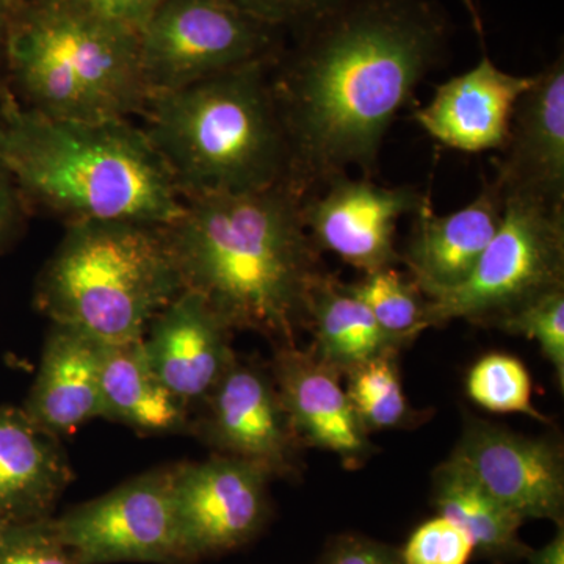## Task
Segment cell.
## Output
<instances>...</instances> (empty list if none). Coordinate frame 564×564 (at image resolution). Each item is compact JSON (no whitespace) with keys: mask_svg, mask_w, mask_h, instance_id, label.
I'll use <instances>...</instances> for the list:
<instances>
[{"mask_svg":"<svg viewBox=\"0 0 564 564\" xmlns=\"http://www.w3.org/2000/svg\"><path fill=\"white\" fill-rule=\"evenodd\" d=\"M270 80L300 195L359 170L375 177L397 115L444 62L452 36L436 0H339L289 32Z\"/></svg>","mask_w":564,"mask_h":564,"instance_id":"cell-1","label":"cell"},{"mask_svg":"<svg viewBox=\"0 0 564 564\" xmlns=\"http://www.w3.org/2000/svg\"><path fill=\"white\" fill-rule=\"evenodd\" d=\"M303 196L284 181L262 191L187 199L166 226L184 284L232 332L299 347L325 276L304 226Z\"/></svg>","mask_w":564,"mask_h":564,"instance_id":"cell-2","label":"cell"},{"mask_svg":"<svg viewBox=\"0 0 564 564\" xmlns=\"http://www.w3.org/2000/svg\"><path fill=\"white\" fill-rule=\"evenodd\" d=\"M0 161L31 214L68 223L128 220L169 226L184 199L141 126L77 121L28 109L0 84Z\"/></svg>","mask_w":564,"mask_h":564,"instance_id":"cell-3","label":"cell"},{"mask_svg":"<svg viewBox=\"0 0 564 564\" xmlns=\"http://www.w3.org/2000/svg\"><path fill=\"white\" fill-rule=\"evenodd\" d=\"M274 58L148 98L141 128L184 202L289 182L291 155L270 80Z\"/></svg>","mask_w":564,"mask_h":564,"instance_id":"cell-4","label":"cell"},{"mask_svg":"<svg viewBox=\"0 0 564 564\" xmlns=\"http://www.w3.org/2000/svg\"><path fill=\"white\" fill-rule=\"evenodd\" d=\"M3 84L61 120H132L148 102L139 32L87 0H17Z\"/></svg>","mask_w":564,"mask_h":564,"instance_id":"cell-5","label":"cell"},{"mask_svg":"<svg viewBox=\"0 0 564 564\" xmlns=\"http://www.w3.org/2000/svg\"><path fill=\"white\" fill-rule=\"evenodd\" d=\"M182 291L166 226L88 220L66 225L36 278L33 304L51 323L122 344L143 339Z\"/></svg>","mask_w":564,"mask_h":564,"instance_id":"cell-6","label":"cell"},{"mask_svg":"<svg viewBox=\"0 0 564 564\" xmlns=\"http://www.w3.org/2000/svg\"><path fill=\"white\" fill-rule=\"evenodd\" d=\"M564 289V204L505 199L502 223L469 280L426 304V328L454 321L496 326Z\"/></svg>","mask_w":564,"mask_h":564,"instance_id":"cell-7","label":"cell"},{"mask_svg":"<svg viewBox=\"0 0 564 564\" xmlns=\"http://www.w3.org/2000/svg\"><path fill=\"white\" fill-rule=\"evenodd\" d=\"M139 35L148 98L274 57L288 41L236 0H161Z\"/></svg>","mask_w":564,"mask_h":564,"instance_id":"cell-8","label":"cell"},{"mask_svg":"<svg viewBox=\"0 0 564 564\" xmlns=\"http://www.w3.org/2000/svg\"><path fill=\"white\" fill-rule=\"evenodd\" d=\"M176 469L177 464L155 467L54 516L77 564H191L174 505Z\"/></svg>","mask_w":564,"mask_h":564,"instance_id":"cell-9","label":"cell"},{"mask_svg":"<svg viewBox=\"0 0 564 564\" xmlns=\"http://www.w3.org/2000/svg\"><path fill=\"white\" fill-rule=\"evenodd\" d=\"M191 434L214 454L250 463L272 480L302 475L306 447L282 403L270 362L262 359L237 355L192 414Z\"/></svg>","mask_w":564,"mask_h":564,"instance_id":"cell-10","label":"cell"},{"mask_svg":"<svg viewBox=\"0 0 564 564\" xmlns=\"http://www.w3.org/2000/svg\"><path fill=\"white\" fill-rule=\"evenodd\" d=\"M270 481L262 469L232 456L177 463L174 505L191 564L243 547L261 533L270 516Z\"/></svg>","mask_w":564,"mask_h":564,"instance_id":"cell-11","label":"cell"},{"mask_svg":"<svg viewBox=\"0 0 564 564\" xmlns=\"http://www.w3.org/2000/svg\"><path fill=\"white\" fill-rule=\"evenodd\" d=\"M429 203V196L411 185L388 187L373 177L345 173L304 196L302 214L318 250L370 273L402 263L395 245L399 223Z\"/></svg>","mask_w":564,"mask_h":564,"instance_id":"cell-12","label":"cell"},{"mask_svg":"<svg viewBox=\"0 0 564 564\" xmlns=\"http://www.w3.org/2000/svg\"><path fill=\"white\" fill-rule=\"evenodd\" d=\"M451 458L521 519L563 525L564 458L555 441L467 417Z\"/></svg>","mask_w":564,"mask_h":564,"instance_id":"cell-13","label":"cell"},{"mask_svg":"<svg viewBox=\"0 0 564 564\" xmlns=\"http://www.w3.org/2000/svg\"><path fill=\"white\" fill-rule=\"evenodd\" d=\"M491 181L503 199L564 204V55L521 96Z\"/></svg>","mask_w":564,"mask_h":564,"instance_id":"cell-14","label":"cell"},{"mask_svg":"<svg viewBox=\"0 0 564 564\" xmlns=\"http://www.w3.org/2000/svg\"><path fill=\"white\" fill-rule=\"evenodd\" d=\"M232 336L202 296L182 291L152 318L143 350L152 372L192 415L236 361Z\"/></svg>","mask_w":564,"mask_h":564,"instance_id":"cell-15","label":"cell"},{"mask_svg":"<svg viewBox=\"0 0 564 564\" xmlns=\"http://www.w3.org/2000/svg\"><path fill=\"white\" fill-rule=\"evenodd\" d=\"M270 369L304 447L339 456L345 469L351 470L377 454L348 399L343 375L323 364L311 348H274Z\"/></svg>","mask_w":564,"mask_h":564,"instance_id":"cell-16","label":"cell"},{"mask_svg":"<svg viewBox=\"0 0 564 564\" xmlns=\"http://www.w3.org/2000/svg\"><path fill=\"white\" fill-rule=\"evenodd\" d=\"M505 199L491 181L474 202L437 215L430 202L413 215V228L400 262L429 302L454 292L469 280L502 223Z\"/></svg>","mask_w":564,"mask_h":564,"instance_id":"cell-17","label":"cell"},{"mask_svg":"<svg viewBox=\"0 0 564 564\" xmlns=\"http://www.w3.org/2000/svg\"><path fill=\"white\" fill-rule=\"evenodd\" d=\"M533 80L534 74L516 76L484 55L474 68L441 84L432 101L414 111V120L451 150L467 154L500 151L516 104Z\"/></svg>","mask_w":564,"mask_h":564,"instance_id":"cell-18","label":"cell"},{"mask_svg":"<svg viewBox=\"0 0 564 564\" xmlns=\"http://www.w3.org/2000/svg\"><path fill=\"white\" fill-rule=\"evenodd\" d=\"M104 344L74 326L51 323L39 373L22 411L51 436L63 440L101 417Z\"/></svg>","mask_w":564,"mask_h":564,"instance_id":"cell-19","label":"cell"},{"mask_svg":"<svg viewBox=\"0 0 564 564\" xmlns=\"http://www.w3.org/2000/svg\"><path fill=\"white\" fill-rule=\"evenodd\" d=\"M73 480L62 441L22 408L0 406V518L9 524L51 518Z\"/></svg>","mask_w":564,"mask_h":564,"instance_id":"cell-20","label":"cell"},{"mask_svg":"<svg viewBox=\"0 0 564 564\" xmlns=\"http://www.w3.org/2000/svg\"><path fill=\"white\" fill-rule=\"evenodd\" d=\"M102 419L147 436L191 434L192 415L152 372L143 339L104 344Z\"/></svg>","mask_w":564,"mask_h":564,"instance_id":"cell-21","label":"cell"},{"mask_svg":"<svg viewBox=\"0 0 564 564\" xmlns=\"http://www.w3.org/2000/svg\"><path fill=\"white\" fill-rule=\"evenodd\" d=\"M307 332L313 334L310 348L314 355L343 377L383 352L403 348L378 325L347 284L332 273L315 285Z\"/></svg>","mask_w":564,"mask_h":564,"instance_id":"cell-22","label":"cell"},{"mask_svg":"<svg viewBox=\"0 0 564 564\" xmlns=\"http://www.w3.org/2000/svg\"><path fill=\"white\" fill-rule=\"evenodd\" d=\"M433 503L437 513L458 525L473 541L475 552L494 562H513L529 554L519 538L524 519L508 510L448 458L433 475Z\"/></svg>","mask_w":564,"mask_h":564,"instance_id":"cell-23","label":"cell"},{"mask_svg":"<svg viewBox=\"0 0 564 564\" xmlns=\"http://www.w3.org/2000/svg\"><path fill=\"white\" fill-rule=\"evenodd\" d=\"M397 356L395 350L383 352L345 375V391L369 433L410 429L421 422L422 414L404 395Z\"/></svg>","mask_w":564,"mask_h":564,"instance_id":"cell-24","label":"cell"},{"mask_svg":"<svg viewBox=\"0 0 564 564\" xmlns=\"http://www.w3.org/2000/svg\"><path fill=\"white\" fill-rule=\"evenodd\" d=\"M347 288L366 304L378 325L403 348L429 329V300L415 288L410 276H404L395 267L364 273L361 280L347 284Z\"/></svg>","mask_w":564,"mask_h":564,"instance_id":"cell-25","label":"cell"},{"mask_svg":"<svg viewBox=\"0 0 564 564\" xmlns=\"http://www.w3.org/2000/svg\"><path fill=\"white\" fill-rule=\"evenodd\" d=\"M466 391L475 404L491 413L524 414L549 422L547 415L534 408L532 378L514 356L489 352L478 359L467 373Z\"/></svg>","mask_w":564,"mask_h":564,"instance_id":"cell-26","label":"cell"},{"mask_svg":"<svg viewBox=\"0 0 564 564\" xmlns=\"http://www.w3.org/2000/svg\"><path fill=\"white\" fill-rule=\"evenodd\" d=\"M496 328L536 340L564 388V289L549 292L497 323Z\"/></svg>","mask_w":564,"mask_h":564,"instance_id":"cell-27","label":"cell"},{"mask_svg":"<svg viewBox=\"0 0 564 564\" xmlns=\"http://www.w3.org/2000/svg\"><path fill=\"white\" fill-rule=\"evenodd\" d=\"M0 564H77L58 536L54 516L9 524L0 536Z\"/></svg>","mask_w":564,"mask_h":564,"instance_id":"cell-28","label":"cell"},{"mask_svg":"<svg viewBox=\"0 0 564 564\" xmlns=\"http://www.w3.org/2000/svg\"><path fill=\"white\" fill-rule=\"evenodd\" d=\"M475 549L466 533L444 516L423 522L403 545V564H467Z\"/></svg>","mask_w":564,"mask_h":564,"instance_id":"cell-29","label":"cell"},{"mask_svg":"<svg viewBox=\"0 0 564 564\" xmlns=\"http://www.w3.org/2000/svg\"><path fill=\"white\" fill-rule=\"evenodd\" d=\"M251 17L285 32L321 17L339 0H236Z\"/></svg>","mask_w":564,"mask_h":564,"instance_id":"cell-30","label":"cell"},{"mask_svg":"<svg viewBox=\"0 0 564 564\" xmlns=\"http://www.w3.org/2000/svg\"><path fill=\"white\" fill-rule=\"evenodd\" d=\"M318 564H403L400 551L361 534L334 538Z\"/></svg>","mask_w":564,"mask_h":564,"instance_id":"cell-31","label":"cell"},{"mask_svg":"<svg viewBox=\"0 0 564 564\" xmlns=\"http://www.w3.org/2000/svg\"><path fill=\"white\" fill-rule=\"evenodd\" d=\"M31 215L13 174L0 161V252L17 243Z\"/></svg>","mask_w":564,"mask_h":564,"instance_id":"cell-32","label":"cell"},{"mask_svg":"<svg viewBox=\"0 0 564 564\" xmlns=\"http://www.w3.org/2000/svg\"><path fill=\"white\" fill-rule=\"evenodd\" d=\"M107 17L141 32L161 0H87Z\"/></svg>","mask_w":564,"mask_h":564,"instance_id":"cell-33","label":"cell"},{"mask_svg":"<svg viewBox=\"0 0 564 564\" xmlns=\"http://www.w3.org/2000/svg\"><path fill=\"white\" fill-rule=\"evenodd\" d=\"M530 564H564V529L558 525L555 536L536 551L530 549L527 554Z\"/></svg>","mask_w":564,"mask_h":564,"instance_id":"cell-34","label":"cell"},{"mask_svg":"<svg viewBox=\"0 0 564 564\" xmlns=\"http://www.w3.org/2000/svg\"><path fill=\"white\" fill-rule=\"evenodd\" d=\"M14 6H17V0H0V84H2L3 77H6L7 32H9Z\"/></svg>","mask_w":564,"mask_h":564,"instance_id":"cell-35","label":"cell"},{"mask_svg":"<svg viewBox=\"0 0 564 564\" xmlns=\"http://www.w3.org/2000/svg\"><path fill=\"white\" fill-rule=\"evenodd\" d=\"M463 6L466 7L467 13H469L470 21H473V28L477 35L484 40L485 36V22L484 18H481L480 11H478L477 3L475 0H462Z\"/></svg>","mask_w":564,"mask_h":564,"instance_id":"cell-36","label":"cell"},{"mask_svg":"<svg viewBox=\"0 0 564 564\" xmlns=\"http://www.w3.org/2000/svg\"><path fill=\"white\" fill-rule=\"evenodd\" d=\"M7 525H9V522L3 521V519L0 518V536H2L3 530L7 529Z\"/></svg>","mask_w":564,"mask_h":564,"instance_id":"cell-37","label":"cell"}]
</instances>
